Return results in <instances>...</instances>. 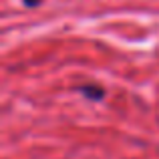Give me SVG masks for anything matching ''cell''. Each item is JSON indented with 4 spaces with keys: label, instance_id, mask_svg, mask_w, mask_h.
Returning <instances> with one entry per match:
<instances>
[{
    "label": "cell",
    "instance_id": "6da1fadb",
    "mask_svg": "<svg viewBox=\"0 0 159 159\" xmlns=\"http://www.w3.org/2000/svg\"><path fill=\"white\" fill-rule=\"evenodd\" d=\"M79 93H83L89 99H103V89L97 85H83V87H79Z\"/></svg>",
    "mask_w": 159,
    "mask_h": 159
},
{
    "label": "cell",
    "instance_id": "7a4b0ae2",
    "mask_svg": "<svg viewBox=\"0 0 159 159\" xmlns=\"http://www.w3.org/2000/svg\"><path fill=\"white\" fill-rule=\"evenodd\" d=\"M24 2H26V6H36V2H39V0H24Z\"/></svg>",
    "mask_w": 159,
    "mask_h": 159
}]
</instances>
